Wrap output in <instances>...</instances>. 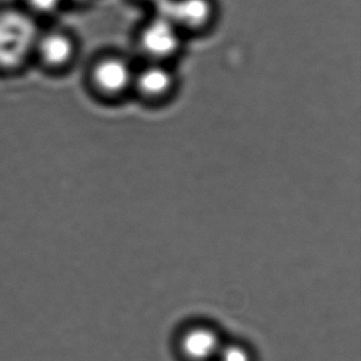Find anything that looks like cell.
Wrapping results in <instances>:
<instances>
[{
  "label": "cell",
  "mask_w": 361,
  "mask_h": 361,
  "mask_svg": "<svg viewBox=\"0 0 361 361\" xmlns=\"http://www.w3.org/2000/svg\"><path fill=\"white\" fill-rule=\"evenodd\" d=\"M188 39L168 18L147 12L135 33V46L141 62L177 65L185 56Z\"/></svg>",
  "instance_id": "cell-1"
},
{
  "label": "cell",
  "mask_w": 361,
  "mask_h": 361,
  "mask_svg": "<svg viewBox=\"0 0 361 361\" xmlns=\"http://www.w3.org/2000/svg\"><path fill=\"white\" fill-rule=\"evenodd\" d=\"M35 16L26 10H0V69L14 71L35 54L41 35Z\"/></svg>",
  "instance_id": "cell-2"
},
{
  "label": "cell",
  "mask_w": 361,
  "mask_h": 361,
  "mask_svg": "<svg viewBox=\"0 0 361 361\" xmlns=\"http://www.w3.org/2000/svg\"><path fill=\"white\" fill-rule=\"evenodd\" d=\"M152 12L168 18L190 41L210 35L219 25L221 10L219 0H164Z\"/></svg>",
  "instance_id": "cell-3"
},
{
  "label": "cell",
  "mask_w": 361,
  "mask_h": 361,
  "mask_svg": "<svg viewBox=\"0 0 361 361\" xmlns=\"http://www.w3.org/2000/svg\"><path fill=\"white\" fill-rule=\"evenodd\" d=\"M180 87L177 65L141 62L135 71L132 96L149 109H162L176 99Z\"/></svg>",
  "instance_id": "cell-4"
},
{
  "label": "cell",
  "mask_w": 361,
  "mask_h": 361,
  "mask_svg": "<svg viewBox=\"0 0 361 361\" xmlns=\"http://www.w3.org/2000/svg\"><path fill=\"white\" fill-rule=\"evenodd\" d=\"M136 65L121 54L100 59L92 71V81L101 94L109 99L132 96Z\"/></svg>",
  "instance_id": "cell-5"
},
{
  "label": "cell",
  "mask_w": 361,
  "mask_h": 361,
  "mask_svg": "<svg viewBox=\"0 0 361 361\" xmlns=\"http://www.w3.org/2000/svg\"><path fill=\"white\" fill-rule=\"evenodd\" d=\"M223 343L214 329L197 325L183 334L179 350L185 361H215Z\"/></svg>",
  "instance_id": "cell-6"
},
{
  "label": "cell",
  "mask_w": 361,
  "mask_h": 361,
  "mask_svg": "<svg viewBox=\"0 0 361 361\" xmlns=\"http://www.w3.org/2000/svg\"><path fill=\"white\" fill-rule=\"evenodd\" d=\"M35 54L49 68H63L71 64L75 58V41L71 35L63 31L54 30L41 33L35 48Z\"/></svg>",
  "instance_id": "cell-7"
},
{
  "label": "cell",
  "mask_w": 361,
  "mask_h": 361,
  "mask_svg": "<svg viewBox=\"0 0 361 361\" xmlns=\"http://www.w3.org/2000/svg\"><path fill=\"white\" fill-rule=\"evenodd\" d=\"M215 361H255V358L246 346L224 342Z\"/></svg>",
  "instance_id": "cell-8"
},
{
  "label": "cell",
  "mask_w": 361,
  "mask_h": 361,
  "mask_svg": "<svg viewBox=\"0 0 361 361\" xmlns=\"http://www.w3.org/2000/svg\"><path fill=\"white\" fill-rule=\"evenodd\" d=\"M64 3V0H27L30 13L42 16H54Z\"/></svg>",
  "instance_id": "cell-9"
},
{
  "label": "cell",
  "mask_w": 361,
  "mask_h": 361,
  "mask_svg": "<svg viewBox=\"0 0 361 361\" xmlns=\"http://www.w3.org/2000/svg\"><path fill=\"white\" fill-rule=\"evenodd\" d=\"M132 3L137 4L140 7L145 8L147 12L155 11L160 7L164 0H130Z\"/></svg>",
  "instance_id": "cell-10"
},
{
  "label": "cell",
  "mask_w": 361,
  "mask_h": 361,
  "mask_svg": "<svg viewBox=\"0 0 361 361\" xmlns=\"http://www.w3.org/2000/svg\"><path fill=\"white\" fill-rule=\"evenodd\" d=\"M64 1H68V3L78 4V5H81V4H86L90 0H64Z\"/></svg>",
  "instance_id": "cell-11"
}]
</instances>
